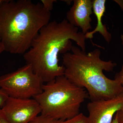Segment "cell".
<instances>
[{
  "instance_id": "cell-3",
  "label": "cell",
  "mask_w": 123,
  "mask_h": 123,
  "mask_svg": "<svg viewBox=\"0 0 123 123\" xmlns=\"http://www.w3.org/2000/svg\"><path fill=\"white\" fill-rule=\"evenodd\" d=\"M72 53L62 56L64 76L73 84L87 91L91 101L113 98L123 93V87L116 79H110L103 71L112 72L117 64L100 57L98 49L89 53L72 46Z\"/></svg>"
},
{
  "instance_id": "cell-9",
  "label": "cell",
  "mask_w": 123,
  "mask_h": 123,
  "mask_svg": "<svg viewBox=\"0 0 123 123\" xmlns=\"http://www.w3.org/2000/svg\"><path fill=\"white\" fill-rule=\"evenodd\" d=\"M106 2L105 0H93V11L97 18V25L93 30L89 31L85 35L86 39H92L95 33L98 32L108 43L111 42L112 38L111 34L108 31L106 26L102 22V18L105 11Z\"/></svg>"
},
{
  "instance_id": "cell-19",
  "label": "cell",
  "mask_w": 123,
  "mask_h": 123,
  "mask_svg": "<svg viewBox=\"0 0 123 123\" xmlns=\"http://www.w3.org/2000/svg\"><path fill=\"white\" fill-rule=\"evenodd\" d=\"M111 123H119L118 121V119H117V116L116 115H115Z\"/></svg>"
},
{
  "instance_id": "cell-20",
  "label": "cell",
  "mask_w": 123,
  "mask_h": 123,
  "mask_svg": "<svg viewBox=\"0 0 123 123\" xmlns=\"http://www.w3.org/2000/svg\"><path fill=\"white\" fill-rule=\"evenodd\" d=\"M120 38H121V42H122V44L123 46V34L121 35Z\"/></svg>"
},
{
  "instance_id": "cell-10",
  "label": "cell",
  "mask_w": 123,
  "mask_h": 123,
  "mask_svg": "<svg viewBox=\"0 0 123 123\" xmlns=\"http://www.w3.org/2000/svg\"><path fill=\"white\" fill-rule=\"evenodd\" d=\"M52 123H87V117L80 113L72 118L65 120H53Z\"/></svg>"
},
{
  "instance_id": "cell-17",
  "label": "cell",
  "mask_w": 123,
  "mask_h": 123,
  "mask_svg": "<svg viewBox=\"0 0 123 123\" xmlns=\"http://www.w3.org/2000/svg\"><path fill=\"white\" fill-rule=\"evenodd\" d=\"M114 1L118 5L123 11V0H114Z\"/></svg>"
},
{
  "instance_id": "cell-8",
  "label": "cell",
  "mask_w": 123,
  "mask_h": 123,
  "mask_svg": "<svg viewBox=\"0 0 123 123\" xmlns=\"http://www.w3.org/2000/svg\"><path fill=\"white\" fill-rule=\"evenodd\" d=\"M93 12V0H74L67 12L66 19L74 26L80 28L85 35L92 28L91 15Z\"/></svg>"
},
{
  "instance_id": "cell-6",
  "label": "cell",
  "mask_w": 123,
  "mask_h": 123,
  "mask_svg": "<svg viewBox=\"0 0 123 123\" xmlns=\"http://www.w3.org/2000/svg\"><path fill=\"white\" fill-rule=\"evenodd\" d=\"M11 123H29L41 114L39 104L35 99L8 97L2 107Z\"/></svg>"
},
{
  "instance_id": "cell-1",
  "label": "cell",
  "mask_w": 123,
  "mask_h": 123,
  "mask_svg": "<svg viewBox=\"0 0 123 123\" xmlns=\"http://www.w3.org/2000/svg\"><path fill=\"white\" fill-rule=\"evenodd\" d=\"M86 39L85 35L66 19L60 22L53 20L40 30L23 57L34 72L48 83L64 76V68L60 65L58 56L71 50V40L86 51Z\"/></svg>"
},
{
  "instance_id": "cell-7",
  "label": "cell",
  "mask_w": 123,
  "mask_h": 123,
  "mask_svg": "<svg viewBox=\"0 0 123 123\" xmlns=\"http://www.w3.org/2000/svg\"><path fill=\"white\" fill-rule=\"evenodd\" d=\"M87 108V123H111L114 115L123 108V93L111 99L91 101Z\"/></svg>"
},
{
  "instance_id": "cell-2",
  "label": "cell",
  "mask_w": 123,
  "mask_h": 123,
  "mask_svg": "<svg viewBox=\"0 0 123 123\" xmlns=\"http://www.w3.org/2000/svg\"><path fill=\"white\" fill-rule=\"evenodd\" d=\"M51 17L40 2L0 0V38L5 51L24 55Z\"/></svg>"
},
{
  "instance_id": "cell-18",
  "label": "cell",
  "mask_w": 123,
  "mask_h": 123,
  "mask_svg": "<svg viewBox=\"0 0 123 123\" xmlns=\"http://www.w3.org/2000/svg\"><path fill=\"white\" fill-rule=\"evenodd\" d=\"M4 51H5L4 49L0 38V54Z\"/></svg>"
},
{
  "instance_id": "cell-11",
  "label": "cell",
  "mask_w": 123,
  "mask_h": 123,
  "mask_svg": "<svg viewBox=\"0 0 123 123\" xmlns=\"http://www.w3.org/2000/svg\"><path fill=\"white\" fill-rule=\"evenodd\" d=\"M52 121L51 119L41 115L29 123H52Z\"/></svg>"
},
{
  "instance_id": "cell-14",
  "label": "cell",
  "mask_w": 123,
  "mask_h": 123,
  "mask_svg": "<svg viewBox=\"0 0 123 123\" xmlns=\"http://www.w3.org/2000/svg\"><path fill=\"white\" fill-rule=\"evenodd\" d=\"M115 79L118 81L123 87V64L120 71L116 74Z\"/></svg>"
},
{
  "instance_id": "cell-15",
  "label": "cell",
  "mask_w": 123,
  "mask_h": 123,
  "mask_svg": "<svg viewBox=\"0 0 123 123\" xmlns=\"http://www.w3.org/2000/svg\"><path fill=\"white\" fill-rule=\"evenodd\" d=\"M0 123H11L8 120L0 107Z\"/></svg>"
},
{
  "instance_id": "cell-5",
  "label": "cell",
  "mask_w": 123,
  "mask_h": 123,
  "mask_svg": "<svg viewBox=\"0 0 123 123\" xmlns=\"http://www.w3.org/2000/svg\"><path fill=\"white\" fill-rule=\"evenodd\" d=\"M44 84L27 64L0 76V88L9 97L15 98H34L42 93Z\"/></svg>"
},
{
  "instance_id": "cell-13",
  "label": "cell",
  "mask_w": 123,
  "mask_h": 123,
  "mask_svg": "<svg viewBox=\"0 0 123 123\" xmlns=\"http://www.w3.org/2000/svg\"><path fill=\"white\" fill-rule=\"evenodd\" d=\"M8 97V96L0 88V107L3 106Z\"/></svg>"
},
{
  "instance_id": "cell-12",
  "label": "cell",
  "mask_w": 123,
  "mask_h": 123,
  "mask_svg": "<svg viewBox=\"0 0 123 123\" xmlns=\"http://www.w3.org/2000/svg\"><path fill=\"white\" fill-rule=\"evenodd\" d=\"M56 1L55 0H42L40 2L46 10L51 12L53 9V4Z\"/></svg>"
},
{
  "instance_id": "cell-16",
  "label": "cell",
  "mask_w": 123,
  "mask_h": 123,
  "mask_svg": "<svg viewBox=\"0 0 123 123\" xmlns=\"http://www.w3.org/2000/svg\"><path fill=\"white\" fill-rule=\"evenodd\" d=\"M116 115L117 116L119 123H123V108L117 112Z\"/></svg>"
},
{
  "instance_id": "cell-4",
  "label": "cell",
  "mask_w": 123,
  "mask_h": 123,
  "mask_svg": "<svg viewBox=\"0 0 123 123\" xmlns=\"http://www.w3.org/2000/svg\"><path fill=\"white\" fill-rule=\"evenodd\" d=\"M88 97L85 89L62 76L44 84L42 93L34 98L41 107V115L53 120H65L79 114L82 104Z\"/></svg>"
}]
</instances>
